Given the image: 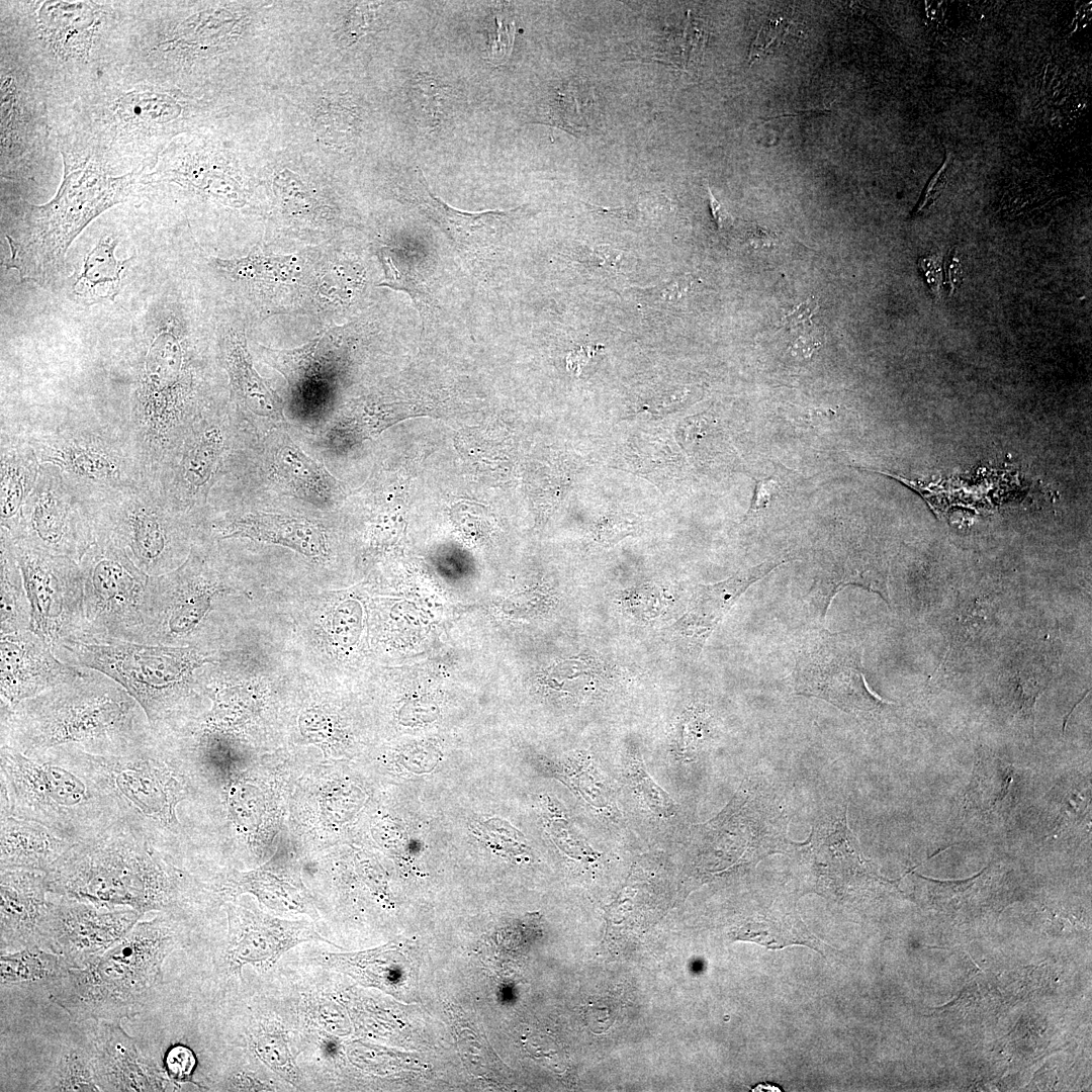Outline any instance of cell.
Instances as JSON below:
<instances>
[{"instance_id": "ab89813d", "label": "cell", "mask_w": 1092, "mask_h": 1092, "mask_svg": "<svg viewBox=\"0 0 1092 1092\" xmlns=\"http://www.w3.org/2000/svg\"><path fill=\"white\" fill-rule=\"evenodd\" d=\"M43 1090L100 1091L94 1073L91 1049H66L53 1069Z\"/></svg>"}, {"instance_id": "7bdbcfd3", "label": "cell", "mask_w": 1092, "mask_h": 1092, "mask_svg": "<svg viewBox=\"0 0 1092 1092\" xmlns=\"http://www.w3.org/2000/svg\"><path fill=\"white\" fill-rule=\"evenodd\" d=\"M516 26L499 12L491 15L488 24L487 59L493 63L506 61L512 52Z\"/></svg>"}, {"instance_id": "f35d334b", "label": "cell", "mask_w": 1092, "mask_h": 1092, "mask_svg": "<svg viewBox=\"0 0 1092 1092\" xmlns=\"http://www.w3.org/2000/svg\"><path fill=\"white\" fill-rule=\"evenodd\" d=\"M212 264L231 278L242 281L280 283L291 280L299 273L297 258L294 255H250L240 259L214 258Z\"/></svg>"}, {"instance_id": "b9f144b4", "label": "cell", "mask_w": 1092, "mask_h": 1092, "mask_svg": "<svg viewBox=\"0 0 1092 1092\" xmlns=\"http://www.w3.org/2000/svg\"><path fill=\"white\" fill-rule=\"evenodd\" d=\"M817 308L818 304L813 302V299H808L796 306L783 318L785 328L793 335H797L792 341L794 352L804 357L811 355L820 345L812 322V315Z\"/></svg>"}, {"instance_id": "44dd1931", "label": "cell", "mask_w": 1092, "mask_h": 1092, "mask_svg": "<svg viewBox=\"0 0 1092 1092\" xmlns=\"http://www.w3.org/2000/svg\"><path fill=\"white\" fill-rule=\"evenodd\" d=\"M198 420L158 482L170 500L186 514L205 499L226 444V430L218 418L207 415Z\"/></svg>"}, {"instance_id": "4316f807", "label": "cell", "mask_w": 1092, "mask_h": 1092, "mask_svg": "<svg viewBox=\"0 0 1092 1092\" xmlns=\"http://www.w3.org/2000/svg\"><path fill=\"white\" fill-rule=\"evenodd\" d=\"M40 462L19 435L1 436L0 529L13 539L20 536L22 511L39 473Z\"/></svg>"}, {"instance_id": "f6af8a7d", "label": "cell", "mask_w": 1092, "mask_h": 1092, "mask_svg": "<svg viewBox=\"0 0 1092 1092\" xmlns=\"http://www.w3.org/2000/svg\"><path fill=\"white\" fill-rule=\"evenodd\" d=\"M449 93L446 92L444 87H440L437 83H431L429 79L418 80V107H420V113L426 116H433L444 113V108L447 105Z\"/></svg>"}, {"instance_id": "f546056e", "label": "cell", "mask_w": 1092, "mask_h": 1092, "mask_svg": "<svg viewBox=\"0 0 1092 1092\" xmlns=\"http://www.w3.org/2000/svg\"><path fill=\"white\" fill-rule=\"evenodd\" d=\"M118 239L105 236L85 256L83 263L69 279L72 293L85 303L114 300L120 290L121 274L134 258L118 260L114 254Z\"/></svg>"}, {"instance_id": "3957f363", "label": "cell", "mask_w": 1092, "mask_h": 1092, "mask_svg": "<svg viewBox=\"0 0 1092 1092\" xmlns=\"http://www.w3.org/2000/svg\"><path fill=\"white\" fill-rule=\"evenodd\" d=\"M58 141L64 175L57 193L43 204L21 201L20 222L13 235H5L10 252L6 269L40 286L63 272L70 246L94 218L147 187L146 172L116 175L86 148Z\"/></svg>"}, {"instance_id": "cb8c5ba5", "label": "cell", "mask_w": 1092, "mask_h": 1092, "mask_svg": "<svg viewBox=\"0 0 1092 1092\" xmlns=\"http://www.w3.org/2000/svg\"><path fill=\"white\" fill-rule=\"evenodd\" d=\"M91 1049L96 1082L101 1091H164L168 1081L160 1069L138 1051L119 1022L104 1021Z\"/></svg>"}, {"instance_id": "11a10c76", "label": "cell", "mask_w": 1092, "mask_h": 1092, "mask_svg": "<svg viewBox=\"0 0 1092 1092\" xmlns=\"http://www.w3.org/2000/svg\"><path fill=\"white\" fill-rule=\"evenodd\" d=\"M752 1090L753 1091H782V1089H780V1087L775 1086V1085H772L770 1083H761L759 1085H756L754 1087V1089H752Z\"/></svg>"}, {"instance_id": "8992f818", "label": "cell", "mask_w": 1092, "mask_h": 1092, "mask_svg": "<svg viewBox=\"0 0 1092 1092\" xmlns=\"http://www.w3.org/2000/svg\"><path fill=\"white\" fill-rule=\"evenodd\" d=\"M176 944L172 913L160 912L134 927L82 969H70L51 999L74 1021L120 1022L141 1013L162 984L164 959Z\"/></svg>"}, {"instance_id": "30bf717a", "label": "cell", "mask_w": 1092, "mask_h": 1092, "mask_svg": "<svg viewBox=\"0 0 1092 1092\" xmlns=\"http://www.w3.org/2000/svg\"><path fill=\"white\" fill-rule=\"evenodd\" d=\"M21 48L16 56L40 75L58 81L80 77L88 82L109 65L120 22L108 3L81 1L20 2Z\"/></svg>"}, {"instance_id": "8fae6325", "label": "cell", "mask_w": 1092, "mask_h": 1092, "mask_svg": "<svg viewBox=\"0 0 1092 1092\" xmlns=\"http://www.w3.org/2000/svg\"><path fill=\"white\" fill-rule=\"evenodd\" d=\"M21 436L40 464L59 468L84 504L150 483L128 436L116 420L70 415L33 425Z\"/></svg>"}, {"instance_id": "d590c367", "label": "cell", "mask_w": 1092, "mask_h": 1092, "mask_svg": "<svg viewBox=\"0 0 1092 1092\" xmlns=\"http://www.w3.org/2000/svg\"><path fill=\"white\" fill-rule=\"evenodd\" d=\"M734 940L751 941L770 949L800 944L820 951L821 943L794 916H762L747 918L730 931Z\"/></svg>"}, {"instance_id": "d6986e66", "label": "cell", "mask_w": 1092, "mask_h": 1092, "mask_svg": "<svg viewBox=\"0 0 1092 1092\" xmlns=\"http://www.w3.org/2000/svg\"><path fill=\"white\" fill-rule=\"evenodd\" d=\"M18 539L77 562L95 541L86 505L53 464H40L36 483L23 507Z\"/></svg>"}, {"instance_id": "5bb4252c", "label": "cell", "mask_w": 1092, "mask_h": 1092, "mask_svg": "<svg viewBox=\"0 0 1092 1092\" xmlns=\"http://www.w3.org/2000/svg\"><path fill=\"white\" fill-rule=\"evenodd\" d=\"M85 626L76 639L142 642L149 575L114 544L95 539L78 562Z\"/></svg>"}, {"instance_id": "816d5d0a", "label": "cell", "mask_w": 1092, "mask_h": 1092, "mask_svg": "<svg viewBox=\"0 0 1092 1092\" xmlns=\"http://www.w3.org/2000/svg\"><path fill=\"white\" fill-rule=\"evenodd\" d=\"M585 1020L589 1028L595 1032H603L612 1024V1018L608 1009L589 1006L585 1012Z\"/></svg>"}, {"instance_id": "8d00e7d4", "label": "cell", "mask_w": 1092, "mask_h": 1092, "mask_svg": "<svg viewBox=\"0 0 1092 1092\" xmlns=\"http://www.w3.org/2000/svg\"><path fill=\"white\" fill-rule=\"evenodd\" d=\"M548 105V122L572 134L588 132L596 120L597 108L592 87L581 79H571L556 89Z\"/></svg>"}, {"instance_id": "52a82bcc", "label": "cell", "mask_w": 1092, "mask_h": 1092, "mask_svg": "<svg viewBox=\"0 0 1092 1092\" xmlns=\"http://www.w3.org/2000/svg\"><path fill=\"white\" fill-rule=\"evenodd\" d=\"M62 661L100 671L122 686L144 709L153 732L179 721L196 676L219 660L194 646L122 640L66 639L54 649Z\"/></svg>"}, {"instance_id": "7dc6e473", "label": "cell", "mask_w": 1092, "mask_h": 1092, "mask_svg": "<svg viewBox=\"0 0 1092 1092\" xmlns=\"http://www.w3.org/2000/svg\"><path fill=\"white\" fill-rule=\"evenodd\" d=\"M780 485L774 477L755 479L754 493L747 516L766 509L777 495Z\"/></svg>"}, {"instance_id": "db71d44e", "label": "cell", "mask_w": 1092, "mask_h": 1092, "mask_svg": "<svg viewBox=\"0 0 1092 1092\" xmlns=\"http://www.w3.org/2000/svg\"><path fill=\"white\" fill-rule=\"evenodd\" d=\"M947 271L948 289L949 293H952L956 290L961 275V265L956 257V250H953L951 258L949 257Z\"/></svg>"}, {"instance_id": "bcb514c9", "label": "cell", "mask_w": 1092, "mask_h": 1092, "mask_svg": "<svg viewBox=\"0 0 1092 1092\" xmlns=\"http://www.w3.org/2000/svg\"><path fill=\"white\" fill-rule=\"evenodd\" d=\"M195 1065L192 1051L184 1045L172 1048L165 1059L167 1073L175 1081H189Z\"/></svg>"}, {"instance_id": "e0dca14e", "label": "cell", "mask_w": 1092, "mask_h": 1092, "mask_svg": "<svg viewBox=\"0 0 1092 1092\" xmlns=\"http://www.w3.org/2000/svg\"><path fill=\"white\" fill-rule=\"evenodd\" d=\"M1 60V174L19 180L46 158L47 93H41L39 80L17 56Z\"/></svg>"}, {"instance_id": "7402d4cb", "label": "cell", "mask_w": 1092, "mask_h": 1092, "mask_svg": "<svg viewBox=\"0 0 1092 1092\" xmlns=\"http://www.w3.org/2000/svg\"><path fill=\"white\" fill-rule=\"evenodd\" d=\"M401 196L431 218L462 253L470 256L492 252L519 214V209L463 211L435 196L421 171H407L399 183Z\"/></svg>"}, {"instance_id": "ac0fdd59", "label": "cell", "mask_w": 1092, "mask_h": 1092, "mask_svg": "<svg viewBox=\"0 0 1092 1092\" xmlns=\"http://www.w3.org/2000/svg\"><path fill=\"white\" fill-rule=\"evenodd\" d=\"M38 932V946L82 969L119 942L139 922L128 907H100L54 895Z\"/></svg>"}, {"instance_id": "1f68e13d", "label": "cell", "mask_w": 1092, "mask_h": 1092, "mask_svg": "<svg viewBox=\"0 0 1092 1092\" xmlns=\"http://www.w3.org/2000/svg\"><path fill=\"white\" fill-rule=\"evenodd\" d=\"M263 358L290 387L300 389L331 375V341L325 336L293 350L261 348Z\"/></svg>"}, {"instance_id": "ffe728a7", "label": "cell", "mask_w": 1092, "mask_h": 1092, "mask_svg": "<svg viewBox=\"0 0 1092 1092\" xmlns=\"http://www.w3.org/2000/svg\"><path fill=\"white\" fill-rule=\"evenodd\" d=\"M0 708L9 709L85 671L59 659L30 629L3 634L0 641Z\"/></svg>"}, {"instance_id": "4fadbf2b", "label": "cell", "mask_w": 1092, "mask_h": 1092, "mask_svg": "<svg viewBox=\"0 0 1092 1092\" xmlns=\"http://www.w3.org/2000/svg\"><path fill=\"white\" fill-rule=\"evenodd\" d=\"M221 574L210 556L192 546L180 566L150 576L141 643L196 647V639L229 592Z\"/></svg>"}, {"instance_id": "9a60e30c", "label": "cell", "mask_w": 1092, "mask_h": 1092, "mask_svg": "<svg viewBox=\"0 0 1092 1092\" xmlns=\"http://www.w3.org/2000/svg\"><path fill=\"white\" fill-rule=\"evenodd\" d=\"M10 538L30 606L29 629L52 649L63 640L80 638L85 608L79 563Z\"/></svg>"}, {"instance_id": "4dcf8cb0", "label": "cell", "mask_w": 1092, "mask_h": 1092, "mask_svg": "<svg viewBox=\"0 0 1092 1092\" xmlns=\"http://www.w3.org/2000/svg\"><path fill=\"white\" fill-rule=\"evenodd\" d=\"M275 479L298 497L327 505L335 492V480L327 469L293 443H285L274 454Z\"/></svg>"}, {"instance_id": "9c48e42d", "label": "cell", "mask_w": 1092, "mask_h": 1092, "mask_svg": "<svg viewBox=\"0 0 1092 1092\" xmlns=\"http://www.w3.org/2000/svg\"><path fill=\"white\" fill-rule=\"evenodd\" d=\"M91 778L111 802L120 821L170 857L179 830L178 805L189 785L177 759L153 736L116 755L58 748Z\"/></svg>"}, {"instance_id": "603a6c76", "label": "cell", "mask_w": 1092, "mask_h": 1092, "mask_svg": "<svg viewBox=\"0 0 1092 1092\" xmlns=\"http://www.w3.org/2000/svg\"><path fill=\"white\" fill-rule=\"evenodd\" d=\"M46 873L26 870L0 871L1 954L38 946V932L46 916Z\"/></svg>"}, {"instance_id": "6da1fadb", "label": "cell", "mask_w": 1092, "mask_h": 1092, "mask_svg": "<svg viewBox=\"0 0 1092 1092\" xmlns=\"http://www.w3.org/2000/svg\"><path fill=\"white\" fill-rule=\"evenodd\" d=\"M186 337L178 314L158 304L147 314L128 357V391L116 421L148 481L156 484L200 417Z\"/></svg>"}, {"instance_id": "d6a6232c", "label": "cell", "mask_w": 1092, "mask_h": 1092, "mask_svg": "<svg viewBox=\"0 0 1092 1092\" xmlns=\"http://www.w3.org/2000/svg\"><path fill=\"white\" fill-rule=\"evenodd\" d=\"M1015 770L999 758L982 757L977 760L970 788L967 791L966 809L974 815H997L1011 800Z\"/></svg>"}, {"instance_id": "f907efd6", "label": "cell", "mask_w": 1092, "mask_h": 1092, "mask_svg": "<svg viewBox=\"0 0 1092 1092\" xmlns=\"http://www.w3.org/2000/svg\"><path fill=\"white\" fill-rule=\"evenodd\" d=\"M691 286V280L687 276H681L671 281L662 283L656 286L659 291L660 298L663 300L673 301L681 297V294L687 291Z\"/></svg>"}, {"instance_id": "d4e9b609", "label": "cell", "mask_w": 1092, "mask_h": 1092, "mask_svg": "<svg viewBox=\"0 0 1092 1092\" xmlns=\"http://www.w3.org/2000/svg\"><path fill=\"white\" fill-rule=\"evenodd\" d=\"M786 560H765L743 568L729 578L714 584L698 585L685 615L676 624L680 635L689 638L695 648H701L722 618L739 597L754 582L763 578Z\"/></svg>"}, {"instance_id": "7a4b0ae2", "label": "cell", "mask_w": 1092, "mask_h": 1092, "mask_svg": "<svg viewBox=\"0 0 1092 1092\" xmlns=\"http://www.w3.org/2000/svg\"><path fill=\"white\" fill-rule=\"evenodd\" d=\"M152 736L135 699L111 677L86 667L72 680L0 708V746L31 757L58 748L116 755Z\"/></svg>"}, {"instance_id": "f1b7e54d", "label": "cell", "mask_w": 1092, "mask_h": 1092, "mask_svg": "<svg viewBox=\"0 0 1092 1092\" xmlns=\"http://www.w3.org/2000/svg\"><path fill=\"white\" fill-rule=\"evenodd\" d=\"M223 366L238 400L260 417L279 418L281 400L252 365L244 335L226 332L220 345Z\"/></svg>"}, {"instance_id": "c3c4849f", "label": "cell", "mask_w": 1092, "mask_h": 1092, "mask_svg": "<svg viewBox=\"0 0 1092 1092\" xmlns=\"http://www.w3.org/2000/svg\"><path fill=\"white\" fill-rule=\"evenodd\" d=\"M947 168L948 167H947V160H946L944 165L936 172V174H934V176L931 178V180L927 184V186H926V188H925V190L923 192V195H922L919 203L917 204V206L915 208L914 213H918V212L922 211L928 205L933 203V201L936 199V197L939 196V194L942 192V189L944 188V186L946 184V170H947Z\"/></svg>"}, {"instance_id": "681fc988", "label": "cell", "mask_w": 1092, "mask_h": 1092, "mask_svg": "<svg viewBox=\"0 0 1092 1092\" xmlns=\"http://www.w3.org/2000/svg\"><path fill=\"white\" fill-rule=\"evenodd\" d=\"M919 267L932 293L938 296L942 285L940 263L935 257H923L919 260Z\"/></svg>"}, {"instance_id": "836d02e7", "label": "cell", "mask_w": 1092, "mask_h": 1092, "mask_svg": "<svg viewBox=\"0 0 1092 1092\" xmlns=\"http://www.w3.org/2000/svg\"><path fill=\"white\" fill-rule=\"evenodd\" d=\"M1 635L30 627V606L9 534L0 529Z\"/></svg>"}, {"instance_id": "ee69618b", "label": "cell", "mask_w": 1092, "mask_h": 1092, "mask_svg": "<svg viewBox=\"0 0 1092 1092\" xmlns=\"http://www.w3.org/2000/svg\"><path fill=\"white\" fill-rule=\"evenodd\" d=\"M625 252L608 245L584 247L578 254L579 261L592 272L604 275L622 273Z\"/></svg>"}, {"instance_id": "484cf974", "label": "cell", "mask_w": 1092, "mask_h": 1092, "mask_svg": "<svg viewBox=\"0 0 1092 1092\" xmlns=\"http://www.w3.org/2000/svg\"><path fill=\"white\" fill-rule=\"evenodd\" d=\"M213 538H249L281 544L307 556L325 555L326 539L321 528L299 517L255 513L213 520L209 526Z\"/></svg>"}, {"instance_id": "83f0119b", "label": "cell", "mask_w": 1092, "mask_h": 1092, "mask_svg": "<svg viewBox=\"0 0 1092 1092\" xmlns=\"http://www.w3.org/2000/svg\"><path fill=\"white\" fill-rule=\"evenodd\" d=\"M1 870L47 873L74 844L38 822L8 816L1 818Z\"/></svg>"}, {"instance_id": "f5cc1de1", "label": "cell", "mask_w": 1092, "mask_h": 1092, "mask_svg": "<svg viewBox=\"0 0 1092 1092\" xmlns=\"http://www.w3.org/2000/svg\"><path fill=\"white\" fill-rule=\"evenodd\" d=\"M707 190H708V195H709V205H710V209H711L713 219H714L718 230H722L725 226L732 223V216L724 208V206L715 198V196L713 195V193H712L709 186H707Z\"/></svg>"}, {"instance_id": "5b68a950", "label": "cell", "mask_w": 1092, "mask_h": 1092, "mask_svg": "<svg viewBox=\"0 0 1092 1092\" xmlns=\"http://www.w3.org/2000/svg\"><path fill=\"white\" fill-rule=\"evenodd\" d=\"M105 76V75H104ZM88 82L58 138L82 146L113 171L150 172L182 113L172 91L158 82L120 72Z\"/></svg>"}, {"instance_id": "e575fe53", "label": "cell", "mask_w": 1092, "mask_h": 1092, "mask_svg": "<svg viewBox=\"0 0 1092 1092\" xmlns=\"http://www.w3.org/2000/svg\"><path fill=\"white\" fill-rule=\"evenodd\" d=\"M72 969L60 956L39 946L27 947L0 958V981L2 987L28 986L37 983L50 988L62 980Z\"/></svg>"}, {"instance_id": "60d3db41", "label": "cell", "mask_w": 1092, "mask_h": 1092, "mask_svg": "<svg viewBox=\"0 0 1092 1092\" xmlns=\"http://www.w3.org/2000/svg\"><path fill=\"white\" fill-rule=\"evenodd\" d=\"M378 254L385 273V281L380 285L410 294L422 314L428 310L430 295L408 261L401 256L400 252L390 247L380 248Z\"/></svg>"}, {"instance_id": "ba28073f", "label": "cell", "mask_w": 1092, "mask_h": 1092, "mask_svg": "<svg viewBox=\"0 0 1092 1092\" xmlns=\"http://www.w3.org/2000/svg\"><path fill=\"white\" fill-rule=\"evenodd\" d=\"M1 818L38 822L77 842L116 822L99 786L58 750L35 757L0 747Z\"/></svg>"}, {"instance_id": "7c38bea8", "label": "cell", "mask_w": 1092, "mask_h": 1092, "mask_svg": "<svg viewBox=\"0 0 1092 1092\" xmlns=\"http://www.w3.org/2000/svg\"><path fill=\"white\" fill-rule=\"evenodd\" d=\"M95 539L111 542L149 576L165 574L188 556L185 517L155 483L85 504Z\"/></svg>"}, {"instance_id": "74e56055", "label": "cell", "mask_w": 1092, "mask_h": 1092, "mask_svg": "<svg viewBox=\"0 0 1092 1092\" xmlns=\"http://www.w3.org/2000/svg\"><path fill=\"white\" fill-rule=\"evenodd\" d=\"M377 950L353 954H329L326 960L364 984L384 989L395 988V985L403 980L400 975L403 969L399 960L396 959L398 953L391 951L392 949Z\"/></svg>"}, {"instance_id": "2e32d148", "label": "cell", "mask_w": 1092, "mask_h": 1092, "mask_svg": "<svg viewBox=\"0 0 1092 1092\" xmlns=\"http://www.w3.org/2000/svg\"><path fill=\"white\" fill-rule=\"evenodd\" d=\"M798 695L822 699L845 712H870L887 706L869 688L862 648L845 633L819 630L807 637L794 669Z\"/></svg>"}, {"instance_id": "277c9868", "label": "cell", "mask_w": 1092, "mask_h": 1092, "mask_svg": "<svg viewBox=\"0 0 1092 1092\" xmlns=\"http://www.w3.org/2000/svg\"><path fill=\"white\" fill-rule=\"evenodd\" d=\"M48 893L142 915L172 913L182 878L170 857L117 821L75 842L46 873Z\"/></svg>"}]
</instances>
